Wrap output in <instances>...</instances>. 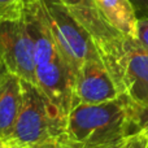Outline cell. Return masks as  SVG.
I'll return each instance as SVG.
<instances>
[{"instance_id": "19", "label": "cell", "mask_w": 148, "mask_h": 148, "mask_svg": "<svg viewBox=\"0 0 148 148\" xmlns=\"http://www.w3.org/2000/svg\"><path fill=\"white\" fill-rule=\"evenodd\" d=\"M34 148H55L53 143H48V144H42V146H36Z\"/></svg>"}, {"instance_id": "2", "label": "cell", "mask_w": 148, "mask_h": 148, "mask_svg": "<svg viewBox=\"0 0 148 148\" xmlns=\"http://www.w3.org/2000/svg\"><path fill=\"white\" fill-rule=\"evenodd\" d=\"M95 46L121 92L138 107L148 109V51L135 38L117 30L95 42Z\"/></svg>"}, {"instance_id": "17", "label": "cell", "mask_w": 148, "mask_h": 148, "mask_svg": "<svg viewBox=\"0 0 148 148\" xmlns=\"http://www.w3.org/2000/svg\"><path fill=\"white\" fill-rule=\"evenodd\" d=\"M7 68H5V65H4V62H3V60H1V57H0V78L3 77V74H4L5 72H7Z\"/></svg>"}, {"instance_id": "8", "label": "cell", "mask_w": 148, "mask_h": 148, "mask_svg": "<svg viewBox=\"0 0 148 148\" xmlns=\"http://www.w3.org/2000/svg\"><path fill=\"white\" fill-rule=\"evenodd\" d=\"M105 21L123 35L135 38L138 17L130 0H94Z\"/></svg>"}, {"instance_id": "1", "label": "cell", "mask_w": 148, "mask_h": 148, "mask_svg": "<svg viewBox=\"0 0 148 148\" xmlns=\"http://www.w3.org/2000/svg\"><path fill=\"white\" fill-rule=\"evenodd\" d=\"M136 133V105L122 94L109 101L75 105L68 114L65 135L78 143L108 144Z\"/></svg>"}, {"instance_id": "10", "label": "cell", "mask_w": 148, "mask_h": 148, "mask_svg": "<svg viewBox=\"0 0 148 148\" xmlns=\"http://www.w3.org/2000/svg\"><path fill=\"white\" fill-rule=\"evenodd\" d=\"M55 148H125L126 139L116 143H108V144H86V143H78L69 139L66 135H61L53 142Z\"/></svg>"}, {"instance_id": "3", "label": "cell", "mask_w": 148, "mask_h": 148, "mask_svg": "<svg viewBox=\"0 0 148 148\" xmlns=\"http://www.w3.org/2000/svg\"><path fill=\"white\" fill-rule=\"evenodd\" d=\"M21 86L20 113L8 140L31 148L53 143L66 131L68 114L55 105L35 83L21 79Z\"/></svg>"}, {"instance_id": "12", "label": "cell", "mask_w": 148, "mask_h": 148, "mask_svg": "<svg viewBox=\"0 0 148 148\" xmlns=\"http://www.w3.org/2000/svg\"><path fill=\"white\" fill-rule=\"evenodd\" d=\"M136 42L148 51V17L139 18L136 22Z\"/></svg>"}, {"instance_id": "6", "label": "cell", "mask_w": 148, "mask_h": 148, "mask_svg": "<svg viewBox=\"0 0 148 148\" xmlns=\"http://www.w3.org/2000/svg\"><path fill=\"white\" fill-rule=\"evenodd\" d=\"M121 95L120 87L101 60H88L79 68L74 86V107L109 101Z\"/></svg>"}, {"instance_id": "16", "label": "cell", "mask_w": 148, "mask_h": 148, "mask_svg": "<svg viewBox=\"0 0 148 148\" xmlns=\"http://www.w3.org/2000/svg\"><path fill=\"white\" fill-rule=\"evenodd\" d=\"M9 148H31V147L25 146V144H21V143H16V142L9 140Z\"/></svg>"}, {"instance_id": "13", "label": "cell", "mask_w": 148, "mask_h": 148, "mask_svg": "<svg viewBox=\"0 0 148 148\" xmlns=\"http://www.w3.org/2000/svg\"><path fill=\"white\" fill-rule=\"evenodd\" d=\"M125 148H148V136L143 133H136L126 139Z\"/></svg>"}, {"instance_id": "7", "label": "cell", "mask_w": 148, "mask_h": 148, "mask_svg": "<svg viewBox=\"0 0 148 148\" xmlns=\"http://www.w3.org/2000/svg\"><path fill=\"white\" fill-rule=\"evenodd\" d=\"M21 78L7 70L0 78V139H9L21 108Z\"/></svg>"}, {"instance_id": "9", "label": "cell", "mask_w": 148, "mask_h": 148, "mask_svg": "<svg viewBox=\"0 0 148 148\" xmlns=\"http://www.w3.org/2000/svg\"><path fill=\"white\" fill-rule=\"evenodd\" d=\"M60 1L70 10V13L88 33L104 20L97 10L94 0H60Z\"/></svg>"}, {"instance_id": "18", "label": "cell", "mask_w": 148, "mask_h": 148, "mask_svg": "<svg viewBox=\"0 0 148 148\" xmlns=\"http://www.w3.org/2000/svg\"><path fill=\"white\" fill-rule=\"evenodd\" d=\"M0 148H9V140L8 139H0Z\"/></svg>"}, {"instance_id": "14", "label": "cell", "mask_w": 148, "mask_h": 148, "mask_svg": "<svg viewBox=\"0 0 148 148\" xmlns=\"http://www.w3.org/2000/svg\"><path fill=\"white\" fill-rule=\"evenodd\" d=\"M136 123L139 127V133H143L146 136H148V109L136 105Z\"/></svg>"}, {"instance_id": "15", "label": "cell", "mask_w": 148, "mask_h": 148, "mask_svg": "<svg viewBox=\"0 0 148 148\" xmlns=\"http://www.w3.org/2000/svg\"><path fill=\"white\" fill-rule=\"evenodd\" d=\"M130 3L135 10L138 20L148 17V0H130Z\"/></svg>"}, {"instance_id": "11", "label": "cell", "mask_w": 148, "mask_h": 148, "mask_svg": "<svg viewBox=\"0 0 148 148\" xmlns=\"http://www.w3.org/2000/svg\"><path fill=\"white\" fill-rule=\"evenodd\" d=\"M27 0H0V17L17 18L22 17Z\"/></svg>"}, {"instance_id": "4", "label": "cell", "mask_w": 148, "mask_h": 148, "mask_svg": "<svg viewBox=\"0 0 148 148\" xmlns=\"http://www.w3.org/2000/svg\"><path fill=\"white\" fill-rule=\"evenodd\" d=\"M40 3L55 43L75 74L86 61L100 60L92 36L60 0Z\"/></svg>"}, {"instance_id": "5", "label": "cell", "mask_w": 148, "mask_h": 148, "mask_svg": "<svg viewBox=\"0 0 148 148\" xmlns=\"http://www.w3.org/2000/svg\"><path fill=\"white\" fill-rule=\"evenodd\" d=\"M0 57L5 68L21 79L35 83L33 39L22 17H0Z\"/></svg>"}]
</instances>
